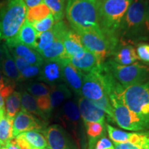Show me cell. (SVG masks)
<instances>
[{"label": "cell", "mask_w": 149, "mask_h": 149, "mask_svg": "<svg viewBox=\"0 0 149 149\" xmlns=\"http://www.w3.org/2000/svg\"><path fill=\"white\" fill-rule=\"evenodd\" d=\"M100 4V0H67L65 15L70 28L77 33L88 32L104 36L99 24Z\"/></svg>", "instance_id": "1"}, {"label": "cell", "mask_w": 149, "mask_h": 149, "mask_svg": "<svg viewBox=\"0 0 149 149\" xmlns=\"http://www.w3.org/2000/svg\"><path fill=\"white\" fill-rule=\"evenodd\" d=\"M149 40V18L145 0H133L124 15L119 42L133 44Z\"/></svg>", "instance_id": "2"}, {"label": "cell", "mask_w": 149, "mask_h": 149, "mask_svg": "<svg viewBox=\"0 0 149 149\" xmlns=\"http://www.w3.org/2000/svg\"><path fill=\"white\" fill-rule=\"evenodd\" d=\"M132 1L133 0H100L99 24L113 51L119 44V31L123 18Z\"/></svg>", "instance_id": "3"}, {"label": "cell", "mask_w": 149, "mask_h": 149, "mask_svg": "<svg viewBox=\"0 0 149 149\" xmlns=\"http://www.w3.org/2000/svg\"><path fill=\"white\" fill-rule=\"evenodd\" d=\"M27 10L24 0L0 1V42L16 38L26 21Z\"/></svg>", "instance_id": "4"}, {"label": "cell", "mask_w": 149, "mask_h": 149, "mask_svg": "<svg viewBox=\"0 0 149 149\" xmlns=\"http://www.w3.org/2000/svg\"><path fill=\"white\" fill-rule=\"evenodd\" d=\"M117 97L142 121L146 129L149 130V79L124 88L120 95Z\"/></svg>", "instance_id": "5"}, {"label": "cell", "mask_w": 149, "mask_h": 149, "mask_svg": "<svg viewBox=\"0 0 149 149\" xmlns=\"http://www.w3.org/2000/svg\"><path fill=\"white\" fill-rule=\"evenodd\" d=\"M56 120L71 135L79 149L84 148L85 135L83 121L76 100L70 99L56 111Z\"/></svg>", "instance_id": "6"}, {"label": "cell", "mask_w": 149, "mask_h": 149, "mask_svg": "<svg viewBox=\"0 0 149 149\" xmlns=\"http://www.w3.org/2000/svg\"><path fill=\"white\" fill-rule=\"evenodd\" d=\"M104 65L117 82L124 88L139 84L149 79V66L146 65L139 63L120 65L112 59L106 61Z\"/></svg>", "instance_id": "7"}, {"label": "cell", "mask_w": 149, "mask_h": 149, "mask_svg": "<svg viewBox=\"0 0 149 149\" xmlns=\"http://www.w3.org/2000/svg\"><path fill=\"white\" fill-rule=\"evenodd\" d=\"M108 97L113 109L115 122L120 127L135 132L148 130L142 121L130 111L115 95H110Z\"/></svg>", "instance_id": "8"}, {"label": "cell", "mask_w": 149, "mask_h": 149, "mask_svg": "<svg viewBox=\"0 0 149 149\" xmlns=\"http://www.w3.org/2000/svg\"><path fill=\"white\" fill-rule=\"evenodd\" d=\"M78 34L85 49L95 55L102 63L105 62L106 59L112 55L113 48L104 36L88 32H81Z\"/></svg>", "instance_id": "9"}, {"label": "cell", "mask_w": 149, "mask_h": 149, "mask_svg": "<svg viewBox=\"0 0 149 149\" xmlns=\"http://www.w3.org/2000/svg\"><path fill=\"white\" fill-rule=\"evenodd\" d=\"M49 149H79L71 135L59 124H53L42 132Z\"/></svg>", "instance_id": "10"}, {"label": "cell", "mask_w": 149, "mask_h": 149, "mask_svg": "<svg viewBox=\"0 0 149 149\" xmlns=\"http://www.w3.org/2000/svg\"><path fill=\"white\" fill-rule=\"evenodd\" d=\"M102 65L92 72H83L81 96L92 102L97 101L107 95L101 72Z\"/></svg>", "instance_id": "11"}, {"label": "cell", "mask_w": 149, "mask_h": 149, "mask_svg": "<svg viewBox=\"0 0 149 149\" xmlns=\"http://www.w3.org/2000/svg\"><path fill=\"white\" fill-rule=\"evenodd\" d=\"M48 123L28 112L19 111L13 120V138L24 132L36 130L40 133L47 127Z\"/></svg>", "instance_id": "12"}, {"label": "cell", "mask_w": 149, "mask_h": 149, "mask_svg": "<svg viewBox=\"0 0 149 149\" xmlns=\"http://www.w3.org/2000/svg\"><path fill=\"white\" fill-rule=\"evenodd\" d=\"M83 122H98L106 124L105 113L94 103L82 96L76 99Z\"/></svg>", "instance_id": "13"}, {"label": "cell", "mask_w": 149, "mask_h": 149, "mask_svg": "<svg viewBox=\"0 0 149 149\" xmlns=\"http://www.w3.org/2000/svg\"><path fill=\"white\" fill-rule=\"evenodd\" d=\"M64 82L76 96H81L83 72L70 62L69 59L61 61Z\"/></svg>", "instance_id": "14"}, {"label": "cell", "mask_w": 149, "mask_h": 149, "mask_svg": "<svg viewBox=\"0 0 149 149\" xmlns=\"http://www.w3.org/2000/svg\"><path fill=\"white\" fill-rule=\"evenodd\" d=\"M4 43L11 54L22 57L31 65L42 66L44 61V59L35 49L21 44L17 42L16 39L8 40Z\"/></svg>", "instance_id": "15"}, {"label": "cell", "mask_w": 149, "mask_h": 149, "mask_svg": "<svg viewBox=\"0 0 149 149\" xmlns=\"http://www.w3.org/2000/svg\"><path fill=\"white\" fill-rule=\"evenodd\" d=\"M37 79L49 86H55L64 82L61 63L59 61L44 60L41 66Z\"/></svg>", "instance_id": "16"}, {"label": "cell", "mask_w": 149, "mask_h": 149, "mask_svg": "<svg viewBox=\"0 0 149 149\" xmlns=\"http://www.w3.org/2000/svg\"><path fill=\"white\" fill-rule=\"evenodd\" d=\"M62 42L68 59H79L84 55L86 49L81 44L79 35L71 28L63 37Z\"/></svg>", "instance_id": "17"}, {"label": "cell", "mask_w": 149, "mask_h": 149, "mask_svg": "<svg viewBox=\"0 0 149 149\" xmlns=\"http://www.w3.org/2000/svg\"><path fill=\"white\" fill-rule=\"evenodd\" d=\"M111 56L113 57L112 60L120 65L135 64L139 59L135 48L131 44L122 42H119Z\"/></svg>", "instance_id": "18"}, {"label": "cell", "mask_w": 149, "mask_h": 149, "mask_svg": "<svg viewBox=\"0 0 149 149\" xmlns=\"http://www.w3.org/2000/svg\"><path fill=\"white\" fill-rule=\"evenodd\" d=\"M0 68L3 76L11 82L15 84L23 81L21 74L17 68L14 59L4 43V52L0 62Z\"/></svg>", "instance_id": "19"}, {"label": "cell", "mask_w": 149, "mask_h": 149, "mask_svg": "<svg viewBox=\"0 0 149 149\" xmlns=\"http://www.w3.org/2000/svg\"><path fill=\"white\" fill-rule=\"evenodd\" d=\"M50 93L52 111H57L66 101L72 98V93L64 83L51 86Z\"/></svg>", "instance_id": "20"}, {"label": "cell", "mask_w": 149, "mask_h": 149, "mask_svg": "<svg viewBox=\"0 0 149 149\" xmlns=\"http://www.w3.org/2000/svg\"><path fill=\"white\" fill-rule=\"evenodd\" d=\"M69 61L74 67L84 73L92 72L104 64L95 55L86 50L81 58H71L69 59Z\"/></svg>", "instance_id": "21"}, {"label": "cell", "mask_w": 149, "mask_h": 149, "mask_svg": "<svg viewBox=\"0 0 149 149\" xmlns=\"http://www.w3.org/2000/svg\"><path fill=\"white\" fill-rule=\"evenodd\" d=\"M45 61H55L61 62L68 59L61 40H56L51 46L40 53Z\"/></svg>", "instance_id": "22"}, {"label": "cell", "mask_w": 149, "mask_h": 149, "mask_svg": "<svg viewBox=\"0 0 149 149\" xmlns=\"http://www.w3.org/2000/svg\"><path fill=\"white\" fill-rule=\"evenodd\" d=\"M21 109L48 122V117L38 107L35 98L26 91L21 92Z\"/></svg>", "instance_id": "23"}, {"label": "cell", "mask_w": 149, "mask_h": 149, "mask_svg": "<svg viewBox=\"0 0 149 149\" xmlns=\"http://www.w3.org/2000/svg\"><path fill=\"white\" fill-rule=\"evenodd\" d=\"M39 33L33 27L32 24L24 22L16 37V40L21 44L35 49L37 35Z\"/></svg>", "instance_id": "24"}, {"label": "cell", "mask_w": 149, "mask_h": 149, "mask_svg": "<svg viewBox=\"0 0 149 149\" xmlns=\"http://www.w3.org/2000/svg\"><path fill=\"white\" fill-rule=\"evenodd\" d=\"M88 142L96 143L99 139L105 135L106 124L98 122H83Z\"/></svg>", "instance_id": "25"}, {"label": "cell", "mask_w": 149, "mask_h": 149, "mask_svg": "<svg viewBox=\"0 0 149 149\" xmlns=\"http://www.w3.org/2000/svg\"><path fill=\"white\" fill-rule=\"evenodd\" d=\"M13 119L9 118L6 114L0 117V145L5 146L7 143L13 138Z\"/></svg>", "instance_id": "26"}, {"label": "cell", "mask_w": 149, "mask_h": 149, "mask_svg": "<svg viewBox=\"0 0 149 149\" xmlns=\"http://www.w3.org/2000/svg\"><path fill=\"white\" fill-rule=\"evenodd\" d=\"M50 14H51V10L48 8L47 6L45 3H42L33 8H28L26 21L32 24L34 22L40 21L43 19L46 18Z\"/></svg>", "instance_id": "27"}, {"label": "cell", "mask_w": 149, "mask_h": 149, "mask_svg": "<svg viewBox=\"0 0 149 149\" xmlns=\"http://www.w3.org/2000/svg\"><path fill=\"white\" fill-rule=\"evenodd\" d=\"M33 148H48L47 141L42 133L36 130L24 132L21 133Z\"/></svg>", "instance_id": "28"}, {"label": "cell", "mask_w": 149, "mask_h": 149, "mask_svg": "<svg viewBox=\"0 0 149 149\" xmlns=\"http://www.w3.org/2000/svg\"><path fill=\"white\" fill-rule=\"evenodd\" d=\"M43 3L51 10L55 22L63 20L65 15L66 0H44Z\"/></svg>", "instance_id": "29"}, {"label": "cell", "mask_w": 149, "mask_h": 149, "mask_svg": "<svg viewBox=\"0 0 149 149\" xmlns=\"http://www.w3.org/2000/svg\"><path fill=\"white\" fill-rule=\"evenodd\" d=\"M25 89L30 95L37 98L49 95L51 86L40 81H30L25 85Z\"/></svg>", "instance_id": "30"}, {"label": "cell", "mask_w": 149, "mask_h": 149, "mask_svg": "<svg viewBox=\"0 0 149 149\" xmlns=\"http://www.w3.org/2000/svg\"><path fill=\"white\" fill-rule=\"evenodd\" d=\"M106 128H107L109 138L113 141V144H120L128 142L129 141L131 133L119 130L109 124H106Z\"/></svg>", "instance_id": "31"}, {"label": "cell", "mask_w": 149, "mask_h": 149, "mask_svg": "<svg viewBox=\"0 0 149 149\" xmlns=\"http://www.w3.org/2000/svg\"><path fill=\"white\" fill-rule=\"evenodd\" d=\"M55 40H56V38L52 29L46 32L39 33L37 37L35 50L40 53L48 46H51Z\"/></svg>", "instance_id": "32"}, {"label": "cell", "mask_w": 149, "mask_h": 149, "mask_svg": "<svg viewBox=\"0 0 149 149\" xmlns=\"http://www.w3.org/2000/svg\"><path fill=\"white\" fill-rule=\"evenodd\" d=\"M93 102L94 103L95 105H96L97 107L102 109L105 113V114L107 115V120L109 122L115 123L113 107H112L111 103L107 95H105L103 97L97 100V101Z\"/></svg>", "instance_id": "33"}, {"label": "cell", "mask_w": 149, "mask_h": 149, "mask_svg": "<svg viewBox=\"0 0 149 149\" xmlns=\"http://www.w3.org/2000/svg\"><path fill=\"white\" fill-rule=\"evenodd\" d=\"M55 23V21L53 15H52V14H50L48 17L40 20V21L34 22L32 24V26L37 33H42L51 30Z\"/></svg>", "instance_id": "34"}, {"label": "cell", "mask_w": 149, "mask_h": 149, "mask_svg": "<svg viewBox=\"0 0 149 149\" xmlns=\"http://www.w3.org/2000/svg\"><path fill=\"white\" fill-rule=\"evenodd\" d=\"M35 100H36L37 106L40 108V109L49 118L53 113L51 100H50V95H49L40 97H37L35 98Z\"/></svg>", "instance_id": "35"}, {"label": "cell", "mask_w": 149, "mask_h": 149, "mask_svg": "<svg viewBox=\"0 0 149 149\" xmlns=\"http://www.w3.org/2000/svg\"><path fill=\"white\" fill-rule=\"evenodd\" d=\"M136 53L139 60L149 64V44L145 42L138 43Z\"/></svg>", "instance_id": "36"}, {"label": "cell", "mask_w": 149, "mask_h": 149, "mask_svg": "<svg viewBox=\"0 0 149 149\" xmlns=\"http://www.w3.org/2000/svg\"><path fill=\"white\" fill-rule=\"evenodd\" d=\"M41 70V66L30 65L29 67L25 68L23 71L20 72L22 80L24 81L26 79H33L35 77H38Z\"/></svg>", "instance_id": "37"}, {"label": "cell", "mask_w": 149, "mask_h": 149, "mask_svg": "<svg viewBox=\"0 0 149 149\" xmlns=\"http://www.w3.org/2000/svg\"><path fill=\"white\" fill-rule=\"evenodd\" d=\"M94 149H115V146L111 141L104 135L97 141Z\"/></svg>", "instance_id": "38"}, {"label": "cell", "mask_w": 149, "mask_h": 149, "mask_svg": "<svg viewBox=\"0 0 149 149\" xmlns=\"http://www.w3.org/2000/svg\"><path fill=\"white\" fill-rule=\"evenodd\" d=\"M11 55L13 57L15 63L17 68V69L19 72H22L25 68H26L27 67H29L30 65H31L24 58H22V57H19V56L13 55V54H11Z\"/></svg>", "instance_id": "39"}, {"label": "cell", "mask_w": 149, "mask_h": 149, "mask_svg": "<svg viewBox=\"0 0 149 149\" xmlns=\"http://www.w3.org/2000/svg\"><path fill=\"white\" fill-rule=\"evenodd\" d=\"M15 85V84L14 83H10L5 85L3 88L0 89V95L2 97L3 100H6V98H8L14 92Z\"/></svg>", "instance_id": "40"}, {"label": "cell", "mask_w": 149, "mask_h": 149, "mask_svg": "<svg viewBox=\"0 0 149 149\" xmlns=\"http://www.w3.org/2000/svg\"><path fill=\"white\" fill-rule=\"evenodd\" d=\"M15 139L17 144L20 149H33L32 146L28 143V141L26 140L22 134L18 135L15 137Z\"/></svg>", "instance_id": "41"}, {"label": "cell", "mask_w": 149, "mask_h": 149, "mask_svg": "<svg viewBox=\"0 0 149 149\" xmlns=\"http://www.w3.org/2000/svg\"><path fill=\"white\" fill-rule=\"evenodd\" d=\"M43 1L44 0H24V3L26 5L28 8L36 6L43 3Z\"/></svg>", "instance_id": "42"}, {"label": "cell", "mask_w": 149, "mask_h": 149, "mask_svg": "<svg viewBox=\"0 0 149 149\" xmlns=\"http://www.w3.org/2000/svg\"><path fill=\"white\" fill-rule=\"evenodd\" d=\"M10 83H13V82H11V81L7 79L6 78L3 76L2 72H1V68H0V89L3 88L5 85L8 84H10Z\"/></svg>", "instance_id": "43"}, {"label": "cell", "mask_w": 149, "mask_h": 149, "mask_svg": "<svg viewBox=\"0 0 149 149\" xmlns=\"http://www.w3.org/2000/svg\"><path fill=\"white\" fill-rule=\"evenodd\" d=\"M7 149H20L17 144L15 139L13 138L7 143V144L5 146Z\"/></svg>", "instance_id": "44"}, {"label": "cell", "mask_w": 149, "mask_h": 149, "mask_svg": "<svg viewBox=\"0 0 149 149\" xmlns=\"http://www.w3.org/2000/svg\"><path fill=\"white\" fill-rule=\"evenodd\" d=\"M120 146V149H139L137 148V146L135 145L130 144V143L126 142V143H123V144H118Z\"/></svg>", "instance_id": "45"}, {"label": "cell", "mask_w": 149, "mask_h": 149, "mask_svg": "<svg viewBox=\"0 0 149 149\" xmlns=\"http://www.w3.org/2000/svg\"><path fill=\"white\" fill-rule=\"evenodd\" d=\"M3 52H4V42L2 43L0 42V62H1V59H2Z\"/></svg>", "instance_id": "46"}, {"label": "cell", "mask_w": 149, "mask_h": 149, "mask_svg": "<svg viewBox=\"0 0 149 149\" xmlns=\"http://www.w3.org/2000/svg\"><path fill=\"white\" fill-rule=\"evenodd\" d=\"M4 109V101L1 95H0V109Z\"/></svg>", "instance_id": "47"}, {"label": "cell", "mask_w": 149, "mask_h": 149, "mask_svg": "<svg viewBox=\"0 0 149 149\" xmlns=\"http://www.w3.org/2000/svg\"><path fill=\"white\" fill-rule=\"evenodd\" d=\"M95 144H96V143L88 142V149H94L95 148Z\"/></svg>", "instance_id": "48"}, {"label": "cell", "mask_w": 149, "mask_h": 149, "mask_svg": "<svg viewBox=\"0 0 149 149\" xmlns=\"http://www.w3.org/2000/svg\"><path fill=\"white\" fill-rule=\"evenodd\" d=\"M145 1H146L147 13H148V18H149V0H145Z\"/></svg>", "instance_id": "49"}, {"label": "cell", "mask_w": 149, "mask_h": 149, "mask_svg": "<svg viewBox=\"0 0 149 149\" xmlns=\"http://www.w3.org/2000/svg\"><path fill=\"white\" fill-rule=\"evenodd\" d=\"M114 146H115V149H120L118 144H114Z\"/></svg>", "instance_id": "50"}, {"label": "cell", "mask_w": 149, "mask_h": 149, "mask_svg": "<svg viewBox=\"0 0 149 149\" xmlns=\"http://www.w3.org/2000/svg\"><path fill=\"white\" fill-rule=\"evenodd\" d=\"M0 149H7V148L6 146H1V145H0Z\"/></svg>", "instance_id": "51"}, {"label": "cell", "mask_w": 149, "mask_h": 149, "mask_svg": "<svg viewBox=\"0 0 149 149\" xmlns=\"http://www.w3.org/2000/svg\"><path fill=\"white\" fill-rule=\"evenodd\" d=\"M33 149H40V148H33ZM44 149H49V148H44Z\"/></svg>", "instance_id": "52"}, {"label": "cell", "mask_w": 149, "mask_h": 149, "mask_svg": "<svg viewBox=\"0 0 149 149\" xmlns=\"http://www.w3.org/2000/svg\"><path fill=\"white\" fill-rule=\"evenodd\" d=\"M148 149H149V148H148Z\"/></svg>", "instance_id": "53"}]
</instances>
